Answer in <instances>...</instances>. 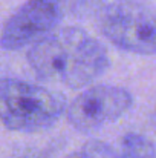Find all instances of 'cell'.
<instances>
[{
	"label": "cell",
	"mask_w": 156,
	"mask_h": 158,
	"mask_svg": "<svg viewBox=\"0 0 156 158\" xmlns=\"http://www.w3.org/2000/svg\"><path fill=\"white\" fill-rule=\"evenodd\" d=\"M100 29L115 46L133 54H156V9L136 2L118 0L100 14Z\"/></svg>",
	"instance_id": "cell-3"
},
{
	"label": "cell",
	"mask_w": 156,
	"mask_h": 158,
	"mask_svg": "<svg viewBox=\"0 0 156 158\" xmlns=\"http://www.w3.org/2000/svg\"><path fill=\"white\" fill-rule=\"evenodd\" d=\"M133 105L132 94L115 85L84 89L67 106L66 118L80 132H92L122 117Z\"/></svg>",
	"instance_id": "cell-4"
},
{
	"label": "cell",
	"mask_w": 156,
	"mask_h": 158,
	"mask_svg": "<svg viewBox=\"0 0 156 158\" xmlns=\"http://www.w3.org/2000/svg\"><path fill=\"white\" fill-rule=\"evenodd\" d=\"M66 110L64 97L55 91L17 78H3L0 83V115L9 131L40 132Z\"/></svg>",
	"instance_id": "cell-2"
},
{
	"label": "cell",
	"mask_w": 156,
	"mask_h": 158,
	"mask_svg": "<svg viewBox=\"0 0 156 158\" xmlns=\"http://www.w3.org/2000/svg\"><path fill=\"white\" fill-rule=\"evenodd\" d=\"M118 158H156V146L141 134H126L119 141Z\"/></svg>",
	"instance_id": "cell-6"
},
{
	"label": "cell",
	"mask_w": 156,
	"mask_h": 158,
	"mask_svg": "<svg viewBox=\"0 0 156 158\" xmlns=\"http://www.w3.org/2000/svg\"><path fill=\"white\" fill-rule=\"evenodd\" d=\"M63 8L58 0H26L18 6L2 29V48L18 51L34 46L55 31Z\"/></svg>",
	"instance_id": "cell-5"
},
{
	"label": "cell",
	"mask_w": 156,
	"mask_h": 158,
	"mask_svg": "<svg viewBox=\"0 0 156 158\" xmlns=\"http://www.w3.org/2000/svg\"><path fill=\"white\" fill-rule=\"evenodd\" d=\"M64 158H118V154L104 141L90 140Z\"/></svg>",
	"instance_id": "cell-7"
},
{
	"label": "cell",
	"mask_w": 156,
	"mask_h": 158,
	"mask_svg": "<svg viewBox=\"0 0 156 158\" xmlns=\"http://www.w3.org/2000/svg\"><path fill=\"white\" fill-rule=\"evenodd\" d=\"M32 71L43 80L67 88H84L109 68L104 45L75 26L55 29L28 51Z\"/></svg>",
	"instance_id": "cell-1"
},
{
	"label": "cell",
	"mask_w": 156,
	"mask_h": 158,
	"mask_svg": "<svg viewBox=\"0 0 156 158\" xmlns=\"http://www.w3.org/2000/svg\"><path fill=\"white\" fill-rule=\"evenodd\" d=\"M58 2H60L63 9L64 8H74V3H81L80 0H58Z\"/></svg>",
	"instance_id": "cell-8"
}]
</instances>
